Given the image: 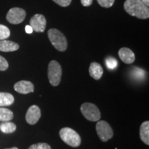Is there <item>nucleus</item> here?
I'll return each mask as SVG.
<instances>
[{
    "label": "nucleus",
    "mask_w": 149,
    "mask_h": 149,
    "mask_svg": "<svg viewBox=\"0 0 149 149\" xmlns=\"http://www.w3.org/2000/svg\"><path fill=\"white\" fill-rule=\"evenodd\" d=\"M126 12L130 15L136 17L140 19L149 17V8L141 0H126L124 3Z\"/></svg>",
    "instance_id": "1"
},
{
    "label": "nucleus",
    "mask_w": 149,
    "mask_h": 149,
    "mask_svg": "<svg viewBox=\"0 0 149 149\" xmlns=\"http://www.w3.org/2000/svg\"><path fill=\"white\" fill-rule=\"evenodd\" d=\"M13 113L10 110L0 108V121L1 122H9L13 119Z\"/></svg>",
    "instance_id": "16"
},
{
    "label": "nucleus",
    "mask_w": 149,
    "mask_h": 149,
    "mask_svg": "<svg viewBox=\"0 0 149 149\" xmlns=\"http://www.w3.org/2000/svg\"><path fill=\"white\" fill-rule=\"evenodd\" d=\"M139 136L141 140L146 144L149 145V122L145 121L141 124L139 128Z\"/></svg>",
    "instance_id": "14"
},
{
    "label": "nucleus",
    "mask_w": 149,
    "mask_h": 149,
    "mask_svg": "<svg viewBox=\"0 0 149 149\" xmlns=\"http://www.w3.org/2000/svg\"><path fill=\"white\" fill-rule=\"evenodd\" d=\"M26 16V13L23 8L15 7L8 10L6 15V20L10 24H19L24 22Z\"/></svg>",
    "instance_id": "7"
},
{
    "label": "nucleus",
    "mask_w": 149,
    "mask_h": 149,
    "mask_svg": "<svg viewBox=\"0 0 149 149\" xmlns=\"http://www.w3.org/2000/svg\"><path fill=\"white\" fill-rule=\"evenodd\" d=\"M133 76L137 79H141L142 78H144L145 77V72L144 70L141 69L139 68H133Z\"/></svg>",
    "instance_id": "20"
},
{
    "label": "nucleus",
    "mask_w": 149,
    "mask_h": 149,
    "mask_svg": "<svg viewBox=\"0 0 149 149\" xmlns=\"http://www.w3.org/2000/svg\"><path fill=\"white\" fill-rule=\"evenodd\" d=\"M6 149H18V148H17V147H13V148H6Z\"/></svg>",
    "instance_id": "28"
},
{
    "label": "nucleus",
    "mask_w": 149,
    "mask_h": 149,
    "mask_svg": "<svg viewBox=\"0 0 149 149\" xmlns=\"http://www.w3.org/2000/svg\"><path fill=\"white\" fill-rule=\"evenodd\" d=\"M99 4L104 8H110L114 4L115 0H97Z\"/></svg>",
    "instance_id": "22"
},
{
    "label": "nucleus",
    "mask_w": 149,
    "mask_h": 149,
    "mask_svg": "<svg viewBox=\"0 0 149 149\" xmlns=\"http://www.w3.org/2000/svg\"><path fill=\"white\" fill-rule=\"evenodd\" d=\"M141 1H142L145 5L147 6H149V0H141Z\"/></svg>",
    "instance_id": "27"
},
{
    "label": "nucleus",
    "mask_w": 149,
    "mask_h": 149,
    "mask_svg": "<svg viewBox=\"0 0 149 149\" xmlns=\"http://www.w3.org/2000/svg\"><path fill=\"white\" fill-rule=\"evenodd\" d=\"M17 126L14 123L5 122L0 124V130L3 133H12L16 130Z\"/></svg>",
    "instance_id": "17"
},
{
    "label": "nucleus",
    "mask_w": 149,
    "mask_h": 149,
    "mask_svg": "<svg viewBox=\"0 0 149 149\" xmlns=\"http://www.w3.org/2000/svg\"><path fill=\"white\" fill-rule=\"evenodd\" d=\"M28 149H51V147L46 143H37L31 145Z\"/></svg>",
    "instance_id": "21"
},
{
    "label": "nucleus",
    "mask_w": 149,
    "mask_h": 149,
    "mask_svg": "<svg viewBox=\"0 0 149 149\" xmlns=\"http://www.w3.org/2000/svg\"><path fill=\"white\" fill-rule=\"evenodd\" d=\"M118 55L121 60L125 64H132L135 60V54L130 48L126 47L120 48L118 52Z\"/></svg>",
    "instance_id": "11"
},
{
    "label": "nucleus",
    "mask_w": 149,
    "mask_h": 149,
    "mask_svg": "<svg viewBox=\"0 0 149 149\" xmlns=\"http://www.w3.org/2000/svg\"><path fill=\"white\" fill-rule=\"evenodd\" d=\"M97 133L102 141H107L113 137V130L109 123L100 121L96 124Z\"/></svg>",
    "instance_id": "6"
},
{
    "label": "nucleus",
    "mask_w": 149,
    "mask_h": 149,
    "mask_svg": "<svg viewBox=\"0 0 149 149\" xmlns=\"http://www.w3.org/2000/svg\"><path fill=\"white\" fill-rule=\"evenodd\" d=\"M59 136L61 139L72 147H78L81 144V137L75 130L69 127L61 128L59 131Z\"/></svg>",
    "instance_id": "3"
},
{
    "label": "nucleus",
    "mask_w": 149,
    "mask_h": 149,
    "mask_svg": "<svg viewBox=\"0 0 149 149\" xmlns=\"http://www.w3.org/2000/svg\"><path fill=\"white\" fill-rule=\"evenodd\" d=\"M41 117L40 109L37 105H33L28 109L26 114V120L28 124L34 125L38 122Z\"/></svg>",
    "instance_id": "9"
},
{
    "label": "nucleus",
    "mask_w": 149,
    "mask_h": 149,
    "mask_svg": "<svg viewBox=\"0 0 149 149\" xmlns=\"http://www.w3.org/2000/svg\"><path fill=\"white\" fill-rule=\"evenodd\" d=\"M14 102L15 98L12 94L0 92V107L10 106L14 103Z\"/></svg>",
    "instance_id": "15"
},
{
    "label": "nucleus",
    "mask_w": 149,
    "mask_h": 149,
    "mask_svg": "<svg viewBox=\"0 0 149 149\" xmlns=\"http://www.w3.org/2000/svg\"><path fill=\"white\" fill-rule=\"evenodd\" d=\"M54 2L62 7H67L71 3L72 0H53Z\"/></svg>",
    "instance_id": "24"
},
{
    "label": "nucleus",
    "mask_w": 149,
    "mask_h": 149,
    "mask_svg": "<svg viewBox=\"0 0 149 149\" xmlns=\"http://www.w3.org/2000/svg\"><path fill=\"white\" fill-rule=\"evenodd\" d=\"M104 73V70L102 66L99 63H91L89 67V74L91 77L95 80L101 79L102 74Z\"/></svg>",
    "instance_id": "12"
},
{
    "label": "nucleus",
    "mask_w": 149,
    "mask_h": 149,
    "mask_svg": "<svg viewBox=\"0 0 149 149\" xmlns=\"http://www.w3.org/2000/svg\"><path fill=\"white\" fill-rule=\"evenodd\" d=\"M34 85L32 82L26 80H22L17 82L14 85L15 91L21 94H29L34 91Z\"/></svg>",
    "instance_id": "10"
},
{
    "label": "nucleus",
    "mask_w": 149,
    "mask_h": 149,
    "mask_svg": "<svg viewBox=\"0 0 149 149\" xmlns=\"http://www.w3.org/2000/svg\"><path fill=\"white\" fill-rule=\"evenodd\" d=\"M8 68V63L4 57L0 55V71H5Z\"/></svg>",
    "instance_id": "23"
},
{
    "label": "nucleus",
    "mask_w": 149,
    "mask_h": 149,
    "mask_svg": "<svg viewBox=\"0 0 149 149\" xmlns=\"http://www.w3.org/2000/svg\"><path fill=\"white\" fill-rule=\"evenodd\" d=\"M106 64H107V68H109V69L113 70L117 66L118 62H117V59L114 57H109L106 59Z\"/></svg>",
    "instance_id": "19"
},
{
    "label": "nucleus",
    "mask_w": 149,
    "mask_h": 149,
    "mask_svg": "<svg viewBox=\"0 0 149 149\" xmlns=\"http://www.w3.org/2000/svg\"><path fill=\"white\" fill-rule=\"evenodd\" d=\"M62 74V69L60 64L55 60L50 61L48 67V77L50 83L53 86L59 84Z\"/></svg>",
    "instance_id": "4"
},
{
    "label": "nucleus",
    "mask_w": 149,
    "mask_h": 149,
    "mask_svg": "<svg viewBox=\"0 0 149 149\" xmlns=\"http://www.w3.org/2000/svg\"><path fill=\"white\" fill-rule=\"evenodd\" d=\"M81 113L86 120L91 122H97L101 118V113L96 105L91 103H84L80 108Z\"/></svg>",
    "instance_id": "5"
},
{
    "label": "nucleus",
    "mask_w": 149,
    "mask_h": 149,
    "mask_svg": "<svg viewBox=\"0 0 149 149\" xmlns=\"http://www.w3.org/2000/svg\"><path fill=\"white\" fill-rule=\"evenodd\" d=\"M10 35V31L7 26L0 24V40H3L8 38Z\"/></svg>",
    "instance_id": "18"
},
{
    "label": "nucleus",
    "mask_w": 149,
    "mask_h": 149,
    "mask_svg": "<svg viewBox=\"0 0 149 149\" xmlns=\"http://www.w3.org/2000/svg\"><path fill=\"white\" fill-rule=\"evenodd\" d=\"M48 38L51 41L52 45L57 51L64 52L68 47V42L64 34L56 29H51L48 31Z\"/></svg>",
    "instance_id": "2"
},
{
    "label": "nucleus",
    "mask_w": 149,
    "mask_h": 149,
    "mask_svg": "<svg viewBox=\"0 0 149 149\" xmlns=\"http://www.w3.org/2000/svg\"><path fill=\"white\" fill-rule=\"evenodd\" d=\"M19 48V44L12 41L6 40H0V51L5 52V53L13 52L17 51Z\"/></svg>",
    "instance_id": "13"
},
{
    "label": "nucleus",
    "mask_w": 149,
    "mask_h": 149,
    "mask_svg": "<svg viewBox=\"0 0 149 149\" xmlns=\"http://www.w3.org/2000/svg\"><path fill=\"white\" fill-rule=\"evenodd\" d=\"M30 26L35 32L43 33L45 31L46 26L45 17L41 14L35 15L30 20Z\"/></svg>",
    "instance_id": "8"
},
{
    "label": "nucleus",
    "mask_w": 149,
    "mask_h": 149,
    "mask_svg": "<svg viewBox=\"0 0 149 149\" xmlns=\"http://www.w3.org/2000/svg\"><path fill=\"white\" fill-rule=\"evenodd\" d=\"M81 3L84 6H89L92 4L93 0H81Z\"/></svg>",
    "instance_id": "25"
},
{
    "label": "nucleus",
    "mask_w": 149,
    "mask_h": 149,
    "mask_svg": "<svg viewBox=\"0 0 149 149\" xmlns=\"http://www.w3.org/2000/svg\"><path fill=\"white\" fill-rule=\"evenodd\" d=\"M25 30H26V33H28V34H31L33 31V30L32 28L31 27V26H29V25L26 26Z\"/></svg>",
    "instance_id": "26"
}]
</instances>
